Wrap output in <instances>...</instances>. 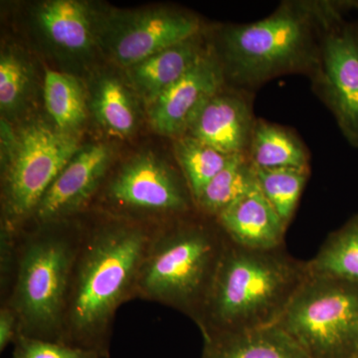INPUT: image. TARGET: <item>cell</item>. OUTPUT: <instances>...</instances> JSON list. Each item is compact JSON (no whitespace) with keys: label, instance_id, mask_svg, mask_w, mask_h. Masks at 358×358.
<instances>
[{"label":"cell","instance_id":"6da1fadb","mask_svg":"<svg viewBox=\"0 0 358 358\" xmlns=\"http://www.w3.org/2000/svg\"><path fill=\"white\" fill-rule=\"evenodd\" d=\"M88 220L83 214L62 343L109 358L115 315L122 303L134 299L143 259L159 226L98 212Z\"/></svg>","mask_w":358,"mask_h":358},{"label":"cell","instance_id":"7a4b0ae2","mask_svg":"<svg viewBox=\"0 0 358 358\" xmlns=\"http://www.w3.org/2000/svg\"><path fill=\"white\" fill-rule=\"evenodd\" d=\"M336 4L289 0L263 20L219 25L207 32L227 84L254 93L275 78L303 75L310 79L319 64L322 30L341 13Z\"/></svg>","mask_w":358,"mask_h":358},{"label":"cell","instance_id":"3957f363","mask_svg":"<svg viewBox=\"0 0 358 358\" xmlns=\"http://www.w3.org/2000/svg\"><path fill=\"white\" fill-rule=\"evenodd\" d=\"M308 275L307 262L282 247L254 250L228 239L196 326L208 338L277 324Z\"/></svg>","mask_w":358,"mask_h":358},{"label":"cell","instance_id":"277c9868","mask_svg":"<svg viewBox=\"0 0 358 358\" xmlns=\"http://www.w3.org/2000/svg\"><path fill=\"white\" fill-rule=\"evenodd\" d=\"M228 238L199 212L159 226L143 259L134 299L166 306L199 322Z\"/></svg>","mask_w":358,"mask_h":358},{"label":"cell","instance_id":"5b68a950","mask_svg":"<svg viewBox=\"0 0 358 358\" xmlns=\"http://www.w3.org/2000/svg\"><path fill=\"white\" fill-rule=\"evenodd\" d=\"M83 215L30 223L18 235L17 265L6 301L20 320V334L62 343L73 267Z\"/></svg>","mask_w":358,"mask_h":358},{"label":"cell","instance_id":"8992f818","mask_svg":"<svg viewBox=\"0 0 358 358\" xmlns=\"http://www.w3.org/2000/svg\"><path fill=\"white\" fill-rule=\"evenodd\" d=\"M80 148L79 134L64 133L52 122L32 119L16 129L13 154L1 166L0 226L20 234Z\"/></svg>","mask_w":358,"mask_h":358},{"label":"cell","instance_id":"52a82bcc","mask_svg":"<svg viewBox=\"0 0 358 358\" xmlns=\"http://www.w3.org/2000/svg\"><path fill=\"white\" fill-rule=\"evenodd\" d=\"M89 210L152 226L197 211L180 169L148 152L131 157L108 176Z\"/></svg>","mask_w":358,"mask_h":358},{"label":"cell","instance_id":"ba28073f","mask_svg":"<svg viewBox=\"0 0 358 358\" xmlns=\"http://www.w3.org/2000/svg\"><path fill=\"white\" fill-rule=\"evenodd\" d=\"M312 358L358 355V282L308 275L277 322Z\"/></svg>","mask_w":358,"mask_h":358},{"label":"cell","instance_id":"9c48e42d","mask_svg":"<svg viewBox=\"0 0 358 358\" xmlns=\"http://www.w3.org/2000/svg\"><path fill=\"white\" fill-rule=\"evenodd\" d=\"M206 29L199 16L181 9L115 11L101 20L99 44L127 69Z\"/></svg>","mask_w":358,"mask_h":358},{"label":"cell","instance_id":"30bf717a","mask_svg":"<svg viewBox=\"0 0 358 358\" xmlns=\"http://www.w3.org/2000/svg\"><path fill=\"white\" fill-rule=\"evenodd\" d=\"M310 81L346 141L358 148V18L346 20L339 14L327 23Z\"/></svg>","mask_w":358,"mask_h":358},{"label":"cell","instance_id":"8fae6325","mask_svg":"<svg viewBox=\"0 0 358 358\" xmlns=\"http://www.w3.org/2000/svg\"><path fill=\"white\" fill-rule=\"evenodd\" d=\"M112 162V148L107 143L81 147L45 192L28 224L83 215L109 176Z\"/></svg>","mask_w":358,"mask_h":358},{"label":"cell","instance_id":"7c38bea8","mask_svg":"<svg viewBox=\"0 0 358 358\" xmlns=\"http://www.w3.org/2000/svg\"><path fill=\"white\" fill-rule=\"evenodd\" d=\"M226 85L222 64L208 41L196 63L148 106L150 126L162 136H185L202 108Z\"/></svg>","mask_w":358,"mask_h":358},{"label":"cell","instance_id":"4fadbf2b","mask_svg":"<svg viewBox=\"0 0 358 358\" xmlns=\"http://www.w3.org/2000/svg\"><path fill=\"white\" fill-rule=\"evenodd\" d=\"M257 119L253 93L227 84L202 108L185 134L225 155H247Z\"/></svg>","mask_w":358,"mask_h":358},{"label":"cell","instance_id":"5bb4252c","mask_svg":"<svg viewBox=\"0 0 358 358\" xmlns=\"http://www.w3.org/2000/svg\"><path fill=\"white\" fill-rule=\"evenodd\" d=\"M35 14L45 38L66 55H86L99 44L102 18L87 2L49 0L40 4Z\"/></svg>","mask_w":358,"mask_h":358},{"label":"cell","instance_id":"9a60e30c","mask_svg":"<svg viewBox=\"0 0 358 358\" xmlns=\"http://www.w3.org/2000/svg\"><path fill=\"white\" fill-rule=\"evenodd\" d=\"M208 46L207 29L124 69L126 82L148 106L180 79Z\"/></svg>","mask_w":358,"mask_h":358},{"label":"cell","instance_id":"2e32d148","mask_svg":"<svg viewBox=\"0 0 358 358\" xmlns=\"http://www.w3.org/2000/svg\"><path fill=\"white\" fill-rule=\"evenodd\" d=\"M226 236L245 248H282L288 226L260 188L239 200L216 219Z\"/></svg>","mask_w":358,"mask_h":358},{"label":"cell","instance_id":"e0dca14e","mask_svg":"<svg viewBox=\"0 0 358 358\" xmlns=\"http://www.w3.org/2000/svg\"><path fill=\"white\" fill-rule=\"evenodd\" d=\"M202 358H312L277 324L203 338Z\"/></svg>","mask_w":358,"mask_h":358},{"label":"cell","instance_id":"ac0fdd59","mask_svg":"<svg viewBox=\"0 0 358 358\" xmlns=\"http://www.w3.org/2000/svg\"><path fill=\"white\" fill-rule=\"evenodd\" d=\"M136 96L127 82L105 73L96 77L90 87V110L106 133L128 138L138 124Z\"/></svg>","mask_w":358,"mask_h":358},{"label":"cell","instance_id":"d6986e66","mask_svg":"<svg viewBox=\"0 0 358 358\" xmlns=\"http://www.w3.org/2000/svg\"><path fill=\"white\" fill-rule=\"evenodd\" d=\"M257 169H310V152L293 129L257 119L248 150Z\"/></svg>","mask_w":358,"mask_h":358},{"label":"cell","instance_id":"ffe728a7","mask_svg":"<svg viewBox=\"0 0 358 358\" xmlns=\"http://www.w3.org/2000/svg\"><path fill=\"white\" fill-rule=\"evenodd\" d=\"M259 189L257 169L247 155H237L207 183L195 199L201 215L217 219L239 200Z\"/></svg>","mask_w":358,"mask_h":358},{"label":"cell","instance_id":"44dd1931","mask_svg":"<svg viewBox=\"0 0 358 358\" xmlns=\"http://www.w3.org/2000/svg\"><path fill=\"white\" fill-rule=\"evenodd\" d=\"M44 101L54 126L71 134H79L88 117V96L81 82L66 73L46 71Z\"/></svg>","mask_w":358,"mask_h":358},{"label":"cell","instance_id":"7402d4cb","mask_svg":"<svg viewBox=\"0 0 358 358\" xmlns=\"http://www.w3.org/2000/svg\"><path fill=\"white\" fill-rule=\"evenodd\" d=\"M307 266L310 275L358 282V213L329 234Z\"/></svg>","mask_w":358,"mask_h":358},{"label":"cell","instance_id":"603a6c76","mask_svg":"<svg viewBox=\"0 0 358 358\" xmlns=\"http://www.w3.org/2000/svg\"><path fill=\"white\" fill-rule=\"evenodd\" d=\"M174 154L194 202L207 183L234 157L223 154L188 134L176 138Z\"/></svg>","mask_w":358,"mask_h":358},{"label":"cell","instance_id":"cb8c5ba5","mask_svg":"<svg viewBox=\"0 0 358 358\" xmlns=\"http://www.w3.org/2000/svg\"><path fill=\"white\" fill-rule=\"evenodd\" d=\"M257 176L260 192L289 226L310 176V169H257Z\"/></svg>","mask_w":358,"mask_h":358},{"label":"cell","instance_id":"d4e9b609","mask_svg":"<svg viewBox=\"0 0 358 358\" xmlns=\"http://www.w3.org/2000/svg\"><path fill=\"white\" fill-rule=\"evenodd\" d=\"M32 68L20 52L11 48L0 55V110L8 119L24 108L32 87Z\"/></svg>","mask_w":358,"mask_h":358},{"label":"cell","instance_id":"484cf974","mask_svg":"<svg viewBox=\"0 0 358 358\" xmlns=\"http://www.w3.org/2000/svg\"><path fill=\"white\" fill-rule=\"evenodd\" d=\"M10 358H102L98 353L60 341L28 338L20 334Z\"/></svg>","mask_w":358,"mask_h":358},{"label":"cell","instance_id":"4316f807","mask_svg":"<svg viewBox=\"0 0 358 358\" xmlns=\"http://www.w3.org/2000/svg\"><path fill=\"white\" fill-rule=\"evenodd\" d=\"M18 235L0 226V301L8 299L17 265Z\"/></svg>","mask_w":358,"mask_h":358},{"label":"cell","instance_id":"83f0119b","mask_svg":"<svg viewBox=\"0 0 358 358\" xmlns=\"http://www.w3.org/2000/svg\"><path fill=\"white\" fill-rule=\"evenodd\" d=\"M20 334V320L8 303H0V352L15 343Z\"/></svg>","mask_w":358,"mask_h":358},{"label":"cell","instance_id":"f1b7e54d","mask_svg":"<svg viewBox=\"0 0 358 358\" xmlns=\"http://www.w3.org/2000/svg\"><path fill=\"white\" fill-rule=\"evenodd\" d=\"M338 2L343 13L345 14L350 10H357L358 13V0H341V1L338 0Z\"/></svg>","mask_w":358,"mask_h":358},{"label":"cell","instance_id":"f546056e","mask_svg":"<svg viewBox=\"0 0 358 358\" xmlns=\"http://www.w3.org/2000/svg\"><path fill=\"white\" fill-rule=\"evenodd\" d=\"M353 358H358V355H357V357H353Z\"/></svg>","mask_w":358,"mask_h":358}]
</instances>
